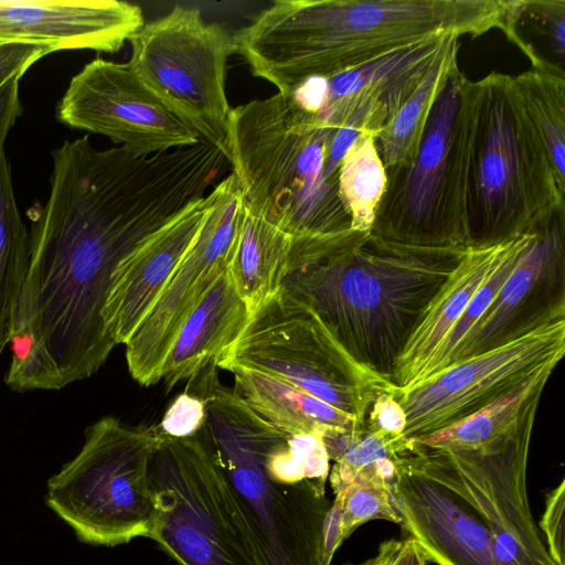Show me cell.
<instances>
[{"label": "cell", "instance_id": "44dd1931", "mask_svg": "<svg viewBox=\"0 0 565 565\" xmlns=\"http://www.w3.org/2000/svg\"><path fill=\"white\" fill-rule=\"evenodd\" d=\"M513 239L466 250L430 301L396 362L392 382L398 390L411 388L423 380L449 332L477 290L497 268Z\"/></svg>", "mask_w": 565, "mask_h": 565}, {"label": "cell", "instance_id": "8fae6325", "mask_svg": "<svg viewBox=\"0 0 565 565\" xmlns=\"http://www.w3.org/2000/svg\"><path fill=\"white\" fill-rule=\"evenodd\" d=\"M129 42L128 63L140 79L202 140L227 156L232 108L225 77L233 38L218 24L206 23L198 8L177 6L143 24Z\"/></svg>", "mask_w": 565, "mask_h": 565}, {"label": "cell", "instance_id": "7a4b0ae2", "mask_svg": "<svg viewBox=\"0 0 565 565\" xmlns=\"http://www.w3.org/2000/svg\"><path fill=\"white\" fill-rule=\"evenodd\" d=\"M518 18L515 0H279L232 38L252 74L289 95L439 34L510 39Z\"/></svg>", "mask_w": 565, "mask_h": 565}, {"label": "cell", "instance_id": "52a82bcc", "mask_svg": "<svg viewBox=\"0 0 565 565\" xmlns=\"http://www.w3.org/2000/svg\"><path fill=\"white\" fill-rule=\"evenodd\" d=\"M473 81L457 67L438 94L419 145L386 170V188L370 233L426 249H468V183Z\"/></svg>", "mask_w": 565, "mask_h": 565}, {"label": "cell", "instance_id": "d6986e66", "mask_svg": "<svg viewBox=\"0 0 565 565\" xmlns=\"http://www.w3.org/2000/svg\"><path fill=\"white\" fill-rule=\"evenodd\" d=\"M454 36L459 35L431 36L327 77V103L319 117L340 128L351 116H359L380 132Z\"/></svg>", "mask_w": 565, "mask_h": 565}, {"label": "cell", "instance_id": "6da1fadb", "mask_svg": "<svg viewBox=\"0 0 565 565\" xmlns=\"http://www.w3.org/2000/svg\"><path fill=\"white\" fill-rule=\"evenodd\" d=\"M210 188L185 148L138 156L96 149L87 135L55 148L47 200L31 215L6 384L61 390L95 374L116 347L103 313L118 267Z\"/></svg>", "mask_w": 565, "mask_h": 565}, {"label": "cell", "instance_id": "9a60e30c", "mask_svg": "<svg viewBox=\"0 0 565 565\" xmlns=\"http://www.w3.org/2000/svg\"><path fill=\"white\" fill-rule=\"evenodd\" d=\"M57 120L103 135L138 156L199 142V134L173 113L129 63L97 57L75 74L56 107Z\"/></svg>", "mask_w": 565, "mask_h": 565}, {"label": "cell", "instance_id": "ac0fdd59", "mask_svg": "<svg viewBox=\"0 0 565 565\" xmlns=\"http://www.w3.org/2000/svg\"><path fill=\"white\" fill-rule=\"evenodd\" d=\"M395 495L401 526L428 562L501 565L490 533L471 509L449 489L411 469L404 458Z\"/></svg>", "mask_w": 565, "mask_h": 565}, {"label": "cell", "instance_id": "83f0119b", "mask_svg": "<svg viewBox=\"0 0 565 565\" xmlns=\"http://www.w3.org/2000/svg\"><path fill=\"white\" fill-rule=\"evenodd\" d=\"M29 263V233L14 196L11 167L0 154V354L9 343L11 320Z\"/></svg>", "mask_w": 565, "mask_h": 565}, {"label": "cell", "instance_id": "8d00e7d4", "mask_svg": "<svg viewBox=\"0 0 565 565\" xmlns=\"http://www.w3.org/2000/svg\"><path fill=\"white\" fill-rule=\"evenodd\" d=\"M395 391L383 393L373 401L365 416L366 429L395 435L404 433L406 414L395 398Z\"/></svg>", "mask_w": 565, "mask_h": 565}, {"label": "cell", "instance_id": "2e32d148", "mask_svg": "<svg viewBox=\"0 0 565 565\" xmlns=\"http://www.w3.org/2000/svg\"><path fill=\"white\" fill-rule=\"evenodd\" d=\"M561 320H565V206L533 233L450 364Z\"/></svg>", "mask_w": 565, "mask_h": 565}, {"label": "cell", "instance_id": "277c9868", "mask_svg": "<svg viewBox=\"0 0 565 565\" xmlns=\"http://www.w3.org/2000/svg\"><path fill=\"white\" fill-rule=\"evenodd\" d=\"M338 128L289 94L255 99L231 110L227 158L245 207L292 239L351 230L329 160Z\"/></svg>", "mask_w": 565, "mask_h": 565}, {"label": "cell", "instance_id": "5bb4252c", "mask_svg": "<svg viewBox=\"0 0 565 565\" xmlns=\"http://www.w3.org/2000/svg\"><path fill=\"white\" fill-rule=\"evenodd\" d=\"M213 191L214 201L194 242L125 344L129 373L140 385L161 381L162 364L181 326L228 266L245 203L233 173Z\"/></svg>", "mask_w": 565, "mask_h": 565}, {"label": "cell", "instance_id": "60d3db41", "mask_svg": "<svg viewBox=\"0 0 565 565\" xmlns=\"http://www.w3.org/2000/svg\"><path fill=\"white\" fill-rule=\"evenodd\" d=\"M516 1H518V3H519L520 10H521V15H522V14H523V3H522V1H521V0H516ZM520 18H521V17H520ZM516 32H518V31H516ZM520 40H521V36H520V35H519V33H518L516 38H515V39H513L511 42H513V43L516 45V44H519Z\"/></svg>", "mask_w": 565, "mask_h": 565}, {"label": "cell", "instance_id": "d4e9b609", "mask_svg": "<svg viewBox=\"0 0 565 565\" xmlns=\"http://www.w3.org/2000/svg\"><path fill=\"white\" fill-rule=\"evenodd\" d=\"M291 239L245 207L227 269L237 294L252 311L279 290Z\"/></svg>", "mask_w": 565, "mask_h": 565}, {"label": "cell", "instance_id": "1f68e13d", "mask_svg": "<svg viewBox=\"0 0 565 565\" xmlns=\"http://www.w3.org/2000/svg\"><path fill=\"white\" fill-rule=\"evenodd\" d=\"M412 438L365 429L354 439L329 472L334 494L342 491L361 469L390 458H399L411 451Z\"/></svg>", "mask_w": 565, "mask_h": 565}, {"label": "cell", "instance_id": "ba28073f", "mask_svg": "<svg viewBox=\"0 0 565 565\" xmlns=\"http://www.w3.org/2000/svg\"><path fill=\"white\" fill-rule=\"evenodd\" d=\"M166 438L158 425L100 418L86 428L79 452L49 479L46 504L87 544L150 539L158 509L149 467Z\"/></svg>", "mask_w": 565, "mask_h": 565}, {"label": "cell", "instance_id": "f546056e", "mask_svg": "<svg viewBox=\"0 0 565 565\" xmlns=\"http://www.w3.org/2000/svg\"><path fill=\"white\" fill-rule=\"evenodd\" d=\"M403 457L384 459L361 469L342 491L335 493L341 503L342 541L371 520L401 525L395 486Z\"/></svg>", "mask_w": 565, "mask_h": 565}, {"label": "cell", "instance_id": "4fadbf2b", "mask_svg": "<svg viewBox=\"0 0 565 565\" xmlns=\"http://www.w3.org/2000/svg\"><path fill=\"white\" fill-rule=\"evenodd\" d=\"M565 353V320L450 364L419 384L396 387L406 414L403 435L417 438L459 423L556 367Z\"/></svg>", "mask_w": 565, "mask_h": 565}, {"label": "cell", "instance_id": "603a6c76", "mask_svg": "<svg viewBox=\"0 0 565 565\" xmlns=\"http://www.w3.org/2000/svg\"><path fill=\"white\" fill-rule=\"evenodd\" d=\"M235 392L262 418L287 436L329 428L362 429L360 422L291 383L252 369L232 367Z\"/></svg>", "mask_w": 565, "mask_h": 565}, {"label": "cell", "instance_id": "4316f807", "mask_svg": "<svg viewBox=\"0 0 565 565\" xmlns=\"http://www.w3.org/2000/svg\"><path fill=\"white\" fill-rule=\"evenodd\" d=\"M524 108L551 157L557 184L565 193V76L543 61L514 76Z\"/></svg>", "mask_w": 565, "mask_h": 565}, {"label": "cell", "instance_id": "74e56055", "mask_svg": "<svg viewBox=\"0 0 565 565\" xmlns=\"http://www.w3.org/2000/svg\"><path fill=\"white\" fill-rule=\"evenodd\" d=\"M20 78V76H15L0 87V154L4 151L9 131L22 114L19 96Z\"/></svg>", "mask_w": 565, "mask_h": 565}, {"label": "cell", "instance_id": "7c38bea8", "mask_svg": "<svg viewBox=\"0 0 565 565\" xmlns=\"http://www.w3.org/2000/svg\"><path fill=\"white\" fill-rule=\"evenodd\" d=\"M531 435L527 429L478 449L429 448L413 441L404 457L411 469L449 489L471 509L490 533L501 565H557L530 508Z\"/></svg>", "mask_w": 565, "mask_h": 565}, {"label": "cell", "instance_id": "7402d4cb", "mask_svg": "<svg viewBox=\"0 0 565 565\" xmlns=\"http://www.w3.org/2000/svg\"><path fill=\"white\" fill-rule=\"evenodd\" d=\"M250 315L226 268L185 319L171 344L161 369L167 391L217 362L241 335Z\"/></svg>", "mask_w": 565, "mask_h": 565}, {"label": "cell", "instance_id": "30bf717a", "mask_svg": "<svg viewBox=\"0 0 565 565\" xmlns=\"http://www.w3.org/2000/svg\"><path fill=\"white\" fill-rule=\"evenodd\" d=\"M216 365L280 377L362 423L379 395L396 390L354 361L315 311L284 288L252 311Z\"/></svg>", "mask_w": 565, "mask_h": 565}, {"label": "cell", "instance_id": "5b68a950", "mask_svg": "<svg viewBox=\"0 0 565 565\" xmlns=\"http://www.w3.org/2000/svg\"><path fill=\"white\" fill-rule=\"evenodd\" d=\"M189 393L204 403L198 433L245 507L268 565H321L322 527L331 505L326 481L297 482L266 470L268 454L289 436L223 386L215 366L201 372Z\"/></svg>", "mask_w": 565, "mask_h": 565}, {"label": "cell", "instance_id": "cb8c5ba5", "mask_svg": "<svg viewBox=\"0 0 565 565\" xmlns=\"http://www.w3.org/2000/svg\"><path fill=\"white\" fill-rule=\"evenodd\" d=\"M550 376V372L542 373L466 419L412 439L418 446L445 449H478L512 439L533 429L542 392Z\"/></svg>", "mask_w": 565, "mask_h": 565}, {"label": "cell", "instance_id": "9c48e42d", "mask_svg": "<svg viewBox=\"0 0 565 565\" xmlns=\"http://www.w3.org/2000/svg\"><path fill=\"white\" fill-rule=\"evenodd\" d=\"M150 539L181 565H268L250 518L199 433L167 437L149 467Z\"/></svg>", "mask_w": 565, "mask_h": 565}, {"label": "cell", "instance_id": "4dcf8cb0", "mask_svg": "<svg viewBox=\"0 0 565 565\" xmlns=\"http://www.w3.org/2000/svg\"><path fill=\"white\" fill-rule=\"evenodd\" d=\"M533 233L519 236L512 241L509 249L497 268L477 290L463 313L449 332L440 349L431 360L420 382L438 373L450 364L461 340L486 311L503 281L512 271L519 256L529 244Z\"/></svg>", "mask_w": 565, "mask_h": 565}, {"label": "cell", "instance_id": "836d02e7", "mask_svg": "<svg viewBox=\"0 0 565 565\" xmlns=\"http://www.w3.org/2000/svg\"><path fill=\"white\" fill-rule=\"evenodd\" d=\"M545 511L540 523L546 548L557 565H565V480L546 495Z\"/></svg>", "mask_w": 565, "mask_h": 565}, {"label": "cell", "instance_id": "ffe728a7", "mask_svg": "<svg viewBox=\"0 0 565 565\" xmlns=\"http://www.w3.org/2000/svg\"><path fill=\"white\" fill-rule=\"evenodd\" d=\"M214 201V191L188 206L117 269L104 308L114 343L126 344L152 308L194 242Z\"/></svg>", "mask_w": 565, "mask_h": 565}, {"label": "cell", "instance_id": "ab89813d", "mask_svg": "<svg viewBox=\"0 0 565 565\" xmlns=\"http://www.w3.org/2000/svg\"><path fill=\"white\" fill-rule=\"evenodd\" d=\"M403 545V540H388L383 542L376 555L360 565H391Z\"/></svg>", "mask_w": 565, "mask_h": 565}, {"label": "cell", "instance_id": "484cf974", "mask_svg": "<svg viewBox=\"0 0 565 565\" xmlns=\"http://www.w3.org/2000/svg\"><path fill=\"white\" fill-rule=\"evenodd\" d=\"M459 36H454L393 118L375 137L385 171L408 160L416 151L433 105L450 74L458 67Z\"/></svg>", "mask_w": 565, "mask_h": 565}, {"label": "cell", "instance_id": "f35d334b", "mask_svg": "<svg viewBox=\"0 0 565 565\" xmlns=\"http://www.w3.org/2000/svg\"><path fill=\"white\" fill-rule=\"evenodd\" d=\"M428 559L419 545L411 537L403 540V545L391 565H427Z\"/></svg>", "mask_w": 565, "mask_h": 565}, {"label": "cell", "instance_id": "d6a6232c", "mask_svg": "<svg viewBox=\"0 0 565 565\" xmlns=\"http://www.w3.org/2000/svg\"><path fill=\"white\" fill-rule=\"evenodd\" d=\"M204 418V403L184 392L174 398L158 426L167 437L185 438L195 435L202 428Z\"/></svg>", "mask_w": 565, "mask_h": 565}, {"label": "cell", "instance_id": "d590c367", "mask_svg": "<svg viewBox=\"0 0 565 565\" xmlns=\"http://www.w3.org/2000/svg\"><path fill=\"white\" fill-rule=\"evenodd\" d=\"M47 45L30 42L0 44V87L9 79L22 77L43 56L53 53Z\"/></svg>", "mask_w": 565, "mask_h": 565}, {"label": "cell", "instance_id": "e575fe53", "mask_svg": "<svg viewBox=\"0 0 565 565\" xmlns=\"http://www.w3.org/2000/svg\"><path fill=\"white\" fill-rule=\"evenodd\" d=\"M524 13H531L546 29L551 51L561 60L565 56V1L524 0Z\"/></svg>", "mask_w": 565, "mask_h": 565}, {"label": "cell", "instance_id": "e0dca14e", "mask_svg": "<svg viewBox=\"0 0 565 565\" xmlns=\"http://www.w3.org/2000/svg\"><path fill=\"white\" fill-rule=\"evenodd\" d=\"M143 24L141 9L126 1L0 0V43L116 53Z\"/></svg>", "mask_w": 565, "mask_h": 565}, {"label": "cell", "instance_id": "3957f363", "mask_svg": "<svg viewBox=\"0 0 565 565\" xmlns=\"http://www.w3.org/2000/svg\"><path fill=\"white\" fill-rule=\"evenodd\" d=\"M466 250L403 246L353 230L291 239L280 288L308 305L354 361L392 382L407 341Z\"/></svg>", "mask_w": 565, "mask_h": 565}, {"label": "cell", "instance_id": "8992f818", "mask_svg": "<svg viewBox=\"0 0 565 565\" xmlns=\"http://www.w3.org/2000/svg\"><path fill=\"white\" fill-rule=\"evenodd\" d=\"M564 206L565 193L514 76L491 72L473 81L470 247L494 246L532 234Z\"/></svg>", "mask_w": 565, "mask_h": 565}, {"label": "cell", "instance_id": "b9f144b4", "mask_svg": "<svg viewBox=\"0 0 565 565\" xmlns=\"http://www.w3.org/2000/svg\"><path fill=\"white\" fill-rule=\"evenodd\" d=\"M1 44V43H0Z\"/></svg>", "mask_w": 565, "mask_h": 565}, {"label": "cell", "instance_id": "f1b7e54d", "mask_svg": "<svg viewBox=\"0 0 565 565\" xmlns=\"http://www.w3.org/2000/svg\"><path fill=\"white\" fill-rule=\"evenodd\" d=\"M338 181L351 230L370 232L386 188V171L374 134L364 131L355 139L340 163Z\"/></svg>", "mask_w": 565, "mask_h": 565}]
</instances>
